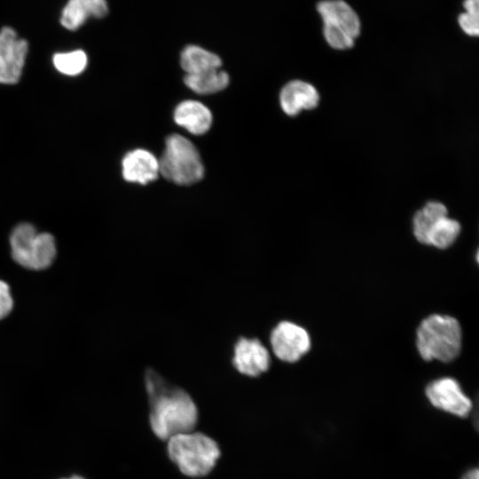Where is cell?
Here are the masks:
<instances>
[{
  "label": "cell",
  "mask_w": 479,
  "mask_h": 479,
  "mask_svg": "<svg viewBox=\"0 0 479 479\" xmlns=\"http://www.w3.org/2000/svg\"><path fill=\"white\" fill-rule=\"evenodd\" d=\"M54 67L66 75H77L84 71L88 65V57L82 50L58 52L52 58Z\"/></svg>",
  "instance_id": "19"
},
{
  "label": "cell",
  "mask_w": 479,
  "mask_h": 479,
  "mask_svg": "<svg viewBox=\"0 0 479 479\" xmlns=\"http://www.w3.org/2000/svg\"><path fill=\"white\" fill-rule=\"evenodd\" d=\"M184 82L193 92L208 95L224 90L229 84V75L220 68L197 74H186Z\"/></svg>",
  "instance_id": "16"
},
{
  "label": "cell",
  "mask_w": 479,
  "mask_h": 479,
  "mask_svg": "<svg viewBox=\"0 0 479 479\" xmlns=\"http://www.w3.org/2000/svg\"><path fill=\"white\" fill-rule=\"evenodd\" d=\"M425 393L433 406L446 412L465 418L471 412V400L463 393L459 382L452 378L444 377L431 381Z\"/></svg>",
  "instance_id": "9"
},
{
  "label": "cell",
  "mask_w": 479,
  "mask_h": 479,
  "mask_svg": "<svg viewBox=\"0 0 479 479\" xmlns=\"http://www.w3.org/2000/svg\"><path fill=\"white\" fill-rule=\"evenodd\" d=\"M168 454L182 474L201 477L215 467L221 452L215 440L192 430L170 437L168 440Z\"/></svg>",
  "instance_id": "3"
},
{
  "label": "cell",
  "mask_w": 479,
  "mask_h": 479,
  "mask_svg": "<svg viewBox=\"0 0 479 479\" xmlns=\"http://www.w3.org/2000/svg\"><path fill=\"white\" fill-rule=\"evenodd\" d=\"M444 216H447V208L444 204L436 201L427 203L413 217V234L416 240L426 245L430 230Z\"/></svg>",
  "instance_id": "17"
},
{
  "label": "cell",
  "mask_w": 479,
  "mask_h": 479,
  "mask_svg": "<svg viewBox=\"0 0 479 479\" xmlns=\"http://www.w3.org/2000/svg\"><path fill=\"white\" fill-rule=\"evenodd\" d=\"M61 479H85L84 477L81 476V475H72L70 477H67V478H61Z\"/></svg>",
  "instance_id": "23"
},
{
  "label": "cell",
  "mask_w": 479,
  "mask_h": 479,
  "mask_svg": "<svg viewBox=\"0 0 479 479\" xmlns=\"http://www.w3.org/2000/svg\"><path fill=\"white\" fill-rule=\"evenodd\" d=\"M108 12L106 0H67L61 11L59 22L66 29L75 31L90 18L102 19Z\"/></svg>",
  "instance_id": "12"
},
{
  "label": "cell",
  "mask_w": 479,
  "mask_h": 479,
  "mask_svg": "<svg viewBox=\"0 0 479 479\" xmlns=\"http://www.w3.org/2000/svg\"><path fill=\"white\" fill-rule=\"evenodd\" d=\"M466 12L459 16V24L468 35L477 36L479 33V0H465Z\"/></svg>",
  "instance_id": "20"
},
{
  "label": "cell",
  "mask_w": 479,
  "mask_h": 479,
  "mask_svg": "<svg viewBox=\"0 0 479 479\" xmlns=\"http://www.w3.org/2000/svg\"><path fill=\"white\" fill-rule=\"evenodd\" d=\"M318 101L319 95L316 88L298 80L287 83L279 94L281 108L290 116L298 114L302 110L315 108Z\"/></svg>",
  "instance_id": "13"
},
{
  "label": "cell",
  "mask_w": 479,
  "mask_h": 479,
  "mask_svg": "<svg viewBox=\"0 0 479 479\" xmlns=\"http://www.w3.org/2000/svg\"><path fill=\"white\" fill-rule=\"evenodd\" d=\"M10 243L12 258L25 268L46 269L56 256L54 237L47 232L38 233L27 223L20 224L13 229Z\"/></svg>",
  "instance_id": "5"
},
{
  "label": "cell",
  "mask_w": 479,
  "mask_h": 479,
  "mask_svg": "<svg viewBox=\"0 0 479 479\" xmlns=\"http://www.w3.org/2000/svg\"><path fill=\"white\" fill-rule=\"evenodd\" d=\"M180 65L187 75L197 74L221 68L222 59L216 53L199 45L189 44L180 53Z\"/></svg>",
  "instance_id": "15"
},
{
  "label": "cell",
  "mask_w": 479,
  "mask_h": 479,
  "mask_svg": "<svg viewBox=\"0 0 479 479\" xmlns=\"http://www.w3.org/2000/svg\"><path fill=\"white\" fill-rule=\"evenodd\" d=\"M232 365L241 374L256 377L269 369L271 356L258 339L240 337L233 348Z\"/></svg>",
  "instance_id": "10"
},
{
  "label": "cell",
  "mask_w": 479,
  "mask_h": 479,
  "mask_svg": "<svg viewBox=\"0 0 479 479\" xmlns=\"http://www.w3.org/2000/svg\"><path fill=\"white\" fill-rule=\"evenodd\" d=\"M460 232V225L454 219L444 216L430 230L426 245L445 249L454 243Z\"/></svg>",
  "instance_id": "18"
},
{
  "label": "cell",
  "mask_w": 479,
  "mask_h": 479,
  "mask_svg": "<svg viewBox=\"0 0 479 479\" xmlns=\"http://www.w3.org/2000/svg\"><path fill=\"white\" fill-rule=\"evenodd\" d=\"M13 307V301L10 293L9 286L0 280V319L10 314Z\"/></svg>",
  "instance_id": "21"
},
{
  "label": "cell",
  "mask_w": 479,
  "mask_h": 479,
  "mask_svg": "<svg viewBox=\"0 0 479 479\" xmlns=\"http://www.w3.org/2000/svg\"><path fill=\"white\" fill-rule=\"evenodd\" d=\"M461 344V327L453 317L430 315L417 328L416 346L426 361L451 362L459 356Z\"/></svg>",
  "instance_id": "2"
},
{
  "label": "cell",
  "mask_w": 479,
  "mask_h": 479,
  "mask_svg": "<svg viewBox=\"0 0 479 479\" xmlns=\"http://www.w3.org/2000/svg\"><path fill=\"white\" fill-rule=\"evenodd\" d=\"M270 343L274 355L287 363L298 361L311 344L308 332L290 321H281L271 330Z\"/></svg>",
  "instance_id": "8"
},
{
  "label": "cell",
  "mask_w": 479,
  "mask_h": 479,
  "mask_svg": "<svg viewBox=\"0 0 479 479\" xmlns=\"http://www.w3.org/2000/svg\"><path fill=\"white\" fill-rule=\"evenodd\" d=\"M122 174L128 182L146 185L157 179L159 160L145 149L132 150L122 161Z\"/></svg>",
  "instance_id": "11"
},
{
  "label": "cell",
  "mask_w": 479,
  "mask_h": 479,
  "mask_svg": "<svg viewBox=\"0 0 479 479\" xmlns=\"http://www.w3.org/2000/svg\"><path fill=\"white\" fill-rule=\"evenodd\" d=\"M28 52V43L16 30L5 26L0 29V83L19 82Z\"/></svg>",
  "instance_id": "7"
},
{
  "label": "cell",
  "mask_w": 479,
  "mask_h": 479,
  "mask_svg": "<svg viewBox=\"0 0 479 479\" xmlns=\"http://www.w3.org/2000/svg\"><path fill=\"white\" fill-rule=\"evenodd\" d=\"M145 389L149 398V423L161 440L192 431L198 420V410L190 395L171 386L152 369L145 373Z\"/></svg>",
  "instance_id": "1"
},
{
  "label": "cell",
  "mask_w": 479,
  "mask_h": 479,
  "mask_svg": "<svg viewBox=\"0 0 479 479\" xmlns=\"http://www.w3.org/2000/svg\"><path fill=\"white\" fill-rule=\"evenodd\" d=\"M317 8L328 44L337 50L352 47L360 33L359 18L354 10L343 0L321 1Z\"/></svg>",
  "instance_id": "6"
},
{
  "label": "cell",
  "mask_w": 479,
  "mask_h": 479,
  "mask_svg": "<svg viewBox=\"0 0 479 479\" xmlns=\"http://www.w3.org/2000/svg\"><path fill=\"white\" fill-rule=\"evenodd\" d=\"M159 169L165 179L179 185L195 184L204 176L199 151L192 142L179 134H172L166 138Z\"/></svg>",
  "instance_id": "4"
},
{
  "label": "cell",
  "mask_w": 479,
  "mask_h": 479,
  "mask_svg": "<svg viewBox=\"0 0 479 479\" xmlns=\"http://www.w3.org/2000/svg\"><path fill=\"white\" fill-rule=\"evenodd\" d=\"M461 479H479V472L476 468L471 469L465 473Z\"/></svg>",
  "instance_id": "22"
},
{
  "label": "cell",
  "mask_w": 479,
  "mask_h": 479,
  "mask_svg": "<svg viewBox=\"0 0 479 479\" xmlns=\"http://www.w3.org/2000/svg\"><path fill=\"white\" fill-rule=\"evenodd\" d=\"M176 123L193 135H202L211 127L213 116L204 104L197 100L180 102L174 110Z\"/></svg>",
  "instance_id": "14"
}]
</instances>
